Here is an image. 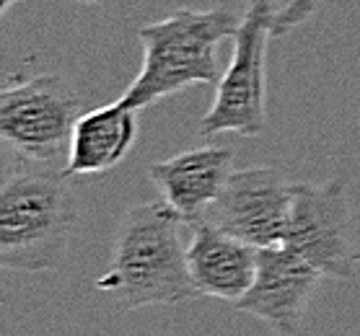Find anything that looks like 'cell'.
Wrapping results in <instances>:
<instances>
[{
	"label": "cell",
	"instance_id": "cell-5",
	"mask_svg": "<svg viewBox=\"0 0 360 336\" xmlns=\"http://www.w3.org/2000/svg\"><path fill=\"white\" fill-rule=\"evenodd\" d=\"M78 116L81 101L58 75H32L0 93V137L34 163L55 161L70 145Z\"/></svg>",
	"mask_w": 360,
	"mask_h": 336
},
{
	"label": "cell",
	"instance_id": "cell-4",
	"mask_svg": "<svg viewBox=\"0 0 360 336\" xmlns=\"http://www.w3.org/2000/svg\"><path fill=\"white\" fill-rule=\"evenodd\" d=\"M278 0H246V13L233 34V58L221 75L215 101L205 114L200 132L221 135L236 132L241 137H257L264 130V99H267V44L275 36Z\"/></svg>",
	"mask_w": 360,
	"mask_h": 336
},
{
	"label": "cell",
	"instance_id": "cell-7",
	"mask_svg": "<svg viewBox=\"0 0 360 336\" xmlns=\"http://www.w3.org/2000/svg\"><path fill=\"white\" fill-rule=\"evenodd\" d=\"M293 197L295 184L278 168H238L229 176L221 197L207 207L202 217L257 248L280 246L290 220Z\"/></svg>",
	"mask_w": 360,
	"mask_h": 336
},
{
	"label": "cell",
	"instance_id": "cell-13",
	"mask_svg": "<svg viewBox=\"0 0 360 336\" xmlns=\"http://www.w3.org/2000/svg\"><path fill=\"white\" fill-rule=\"evenodd\" d=\"M13 3H21V0H0V11L6 13V11H8L11 6H13Z\"/></svg>",
	"mask_w": 360,
	"mask_h": 336
},
{
	"label": "cell",
	"instance_id": "cell-2",
	"mask_svg": "<svg viewBox=\"0 0 360 336\" xmlns=\"http://www.w3.org/2000/svg\"><path fill=\"white\" fill-rule=\"evenodd\" d=\"M78 220L68 173L21 163L0 181V264L11 271H52L65 259Z\"/></svg>",
	"mask_w": 360,
	"mask_h": 336
},
{
	"label": "cell",
	"instance_id": "cell-9",
	"mask_svg": "<svg viewBox=\"0 0 360 336\" xmlns=\"http://www.w3.org/2000/svg\"><path fill=\"white\" fill-rule=\"evenodd\" d=\"M189 228L187 267L197 293L229 303L241 300L257 277L259 248L215 228L205 217L189 222Z\"/></svg>",
	"mask_w": 360,
	"mask_h": 336
},
{
	"label": "cell",
	"instance_id": "cell-12",
	"mask_svg": "<svg viewBox=\"0 0 360 336\" xmlns=\"http://www.w3.org/2000/svg\"><path fill=\"white\" fill-rule=\"evenodd\" d=\"M321 3L324 0H288L275 18V36H283V34L293 32L295 26L306 24L321 8Z\"/></svg>",
	"mask_w": 360,
	"mask_h": 336
},
{
	"label": "cell",
	"instance_id": "cell-14",
	"mask_svg": "<svg viewBox=\"0 0 360 336\" xmlns=\"http://www.w3.org/2000/svg\"><path fill=\"white\" fill-rule=\"evenodd\" d=\"M75 3H83V6H98L101 0H75Z\"/></svg>",
	"mask_w": 360,
	"mask_h": 336
},
{
	"label": "cell",
	"instance_id": "cell-1",
	"mask_svg": "<svg viewBox=\"0 0 360 336\" xmlns=\"http://www.w3.org/2000/svg\"><path fill=\"white\" fill-rule=\"evenodd\" d=\"M184 225L164 199L130 207L115 236L112 264L96 279L98 293L115 297L122 311L195 300L200 293L181 243Z\"/></svg>",
	"mask_w": 360,
	"mask_h": 336
},
{
	"label": "cell",
	"instance_id": "cell-6",
	"mask_svg": "<svg viewBox=\"0 0 360 336\" xmlns=\"http://www.w3.org/2000/svg\"><path fill=\"white\" fill-rule=\"evenodd\" d=\"M283 246L316 267L324 277L352 279L355 248H352V215L342 181L321 187L295 184Z\"/></svg>",
	"mask_w": 360,
	"mask_h": 336
},
{
	"label": "cell",
	"instance_id": "cell-10",
	"mask_svg": "<svg viewBox=\"0 0 360 336\" xmlns=\"http://www.w3.org/2000/svg\"><path fill=\"white\" fill-rule=\"evenodd\" d=\"M233 173V150L223 145H202L158 161L148 168L158 194L181 220H200L207 207L221 197L223 187Z\"/></svg>",
	"mask_w": 360,
	"mask_h": 336
},
{
	"label": "cell",
	"instance_id": "cell-11",
	"mask_svg": "<svg viewBox=\"0 0 360 336\" xmlns=\"http://www.w3.org/2000/svg\"><path fill=\"white\" fill-rule=\"evenodd\" d=\"M135 114V109L115 101L78 116L68 145V176H96L122 163L138 137Z\"/></svg>",
	"mask_w": 360,
	"mask_h": 336
},
{
	"label": "cell",
	"instance_id": "cell-8",
	"mask_svg": "<svg viewBox=\"0 0 360 336\" xmlns=\"http://www.w3.org/2000/svg\"><path fill=\"white\" fill-rule=\"evenodd\" d=\"M321 277L316 267L283 243L259 248L257 277L249 293L233 305L236 311L262 318L280 336H298Z\"/></svg>",
	"mask_w": 360,
	"mask_h": 336
},
{
	"label": "cell",
	"instance_id": "cell-3",
	"mask_svg": "<svg viewBox=\"0 0 360 336\" xmlns=\"http://www.w3.org/2000/svg\"><path fill=\"white\" fill-rule=\"evenodd\" d=\"M236 29L238 18L226 8H179L140 29L143 67L120 101L140 112L187 86L218 83V44Z\"/></svg>",
	"mask_w": 360,
	"mask_h": 336
}]
</instances>
